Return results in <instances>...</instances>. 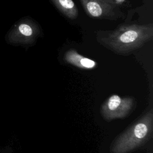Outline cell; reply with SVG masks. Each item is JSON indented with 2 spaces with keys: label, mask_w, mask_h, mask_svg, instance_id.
I'll return each instance as SVG.
<instances>
[{
  "label": "cell",
  "mask_w": 153,
  "mask_h": 153,
  "mask_svg": "<svg viewBox=\"0 0 153 153\" xmlns=\"http://www.w3.org/2000/svg\"><path fill=\"white\" fill-rule=\"evenodd\" d=\"M153 38V25L123 24L113 30H98L97 41L121 55H128Z\"/></svg>",
  "instance_id": "6da1fadb"
},
{
  "label": "cell",
  "mask_w": 153,
  "mask_h": 153,
  "mask_svg": "<svg viewBox=\"0 0 153 153\" xmlns=\"http://www.w3.org/2000/svg\"><path fill=\"white\" fill-rule=\"evenodd\" d=\"M152 110L132 124L111 145V153H129L146 142L152 133Z\"/></svg>",
  "instance_id": "7a4b0ae2"
},
{
  "label": "cell",
  "mask_w": 153,
  "mask_h": 153,
  "mask_svg": "<svg viewBox=\"0 0 153 153\" xmlns=\"http://www.w3.org/2000/svg\"><path fill=\"white\" fill-rule=\"evenodd\" d=\"M38 23L30 18H25L16 23L7 36V41L14 45H32L41 34Z\"/></svg>",
  "instance_id": "3957f363"
},
{
  "label": "cell",
  "mask_w": 153,
  "mask_h": 153,
  "mask_svg": "<svg viewBox=\"0 0 153 153\" xmlns=\"http://www.w3.org/2000/svg\"><path fill=\"white\" fill-rule=\"evenodd\" d=\"M136 106L135 99L130 97H121L114 94L102 104L100 114L105 120L109 121L118 118H124L129 115Z\"/></svg>",
  "instance_id": "277c9868"
},
{
  "label": "cell",
  "mask_w": 153,
  "mask_h": 153,
  "mask_svg": "<svg viewBox=\"0 0 153 153\" xmlns=\"http://www.w3.org/2000/svg\"><path fill=\"white\" fill-rule=\"evenodd\" d=\"M87 15L92 18L117 20L124 17L114 0H79Z\"/></svg>",
  "instance_id": "5b68a950"
},
{
  "label": "cell",
  "mask_w": 153,
  "mask_h": 153,
  "mask_svg": "<svg viewBox=\"0 0 153 153\" xmlns=\"http://www.w3.org/2000/svg\"><path fill=\"white\" fill-rule=\"evenodd\" d=\"M63 58L66 63L82 69H92L97 66L95 61L79 54L74 49L68 50Z\"/></svg>",
  "instance_id": "8992f818"
},
{
  "label": "cell",
  "mask_w": 153,
  "mask_h": 153,
  "mask_svg": "<svg viewBox=\"0 0 153 153\" xmlns=\"http://www.w3.org/2000/svg\"><path fill=\"white\" fill-rule=\"evenodd\" d=\"M57 10L69 19L74 20L78 16V10L72 0H51Z\"/></svg>",
  "instance_id": "52a82bcc"
},
{
  "label": "cell",
  "mask_w": 153,
  "mask_h": 153,
  "mask_svg": "<svg viewBox=\"0 0 153 153\" xmlns=\"http://www.w3.org/2000/svg\"><path fill=\"white\" fill-rule=\"evenodd\" d=\"M125 0H114V1L117 4H121L122 2H123Z\"/></svg>",
  "instance_id": "ba28073f"
}]
</instances>
